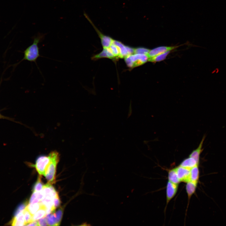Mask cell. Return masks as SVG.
Listing matches in <instances>:
<instances>
[{
    "label": "cell",
    "mask_w": 226,
    "mask_h": 226,
    "mask_svg": "<svg viewBox=\"0 0 226 226\" xmlns=\"http://www.w3.org/2000/svg\"><path fill=\"white\" fill-rule=\"evenodd\" d=\"M23 213L25 225L27 223L33 221L32 220V215L26 208L24 210Z\"/></svg>",
    "instance_id": "cell-22"
},
{
    "label": "cell",
    "mask_w": 226,
    "mask_h": 226,
    "mask_svg": "<svg viewBox=\"0 0 226 226\" xmlns=\"http://www.w3.org/2000/svg\"><path fill=\"white\" fill-rule=\"evenodd\" d=\"M178 184L169 181L166 186V205L175 195L178 189Z\"/></svg>",
    "instance_id": "cell-8"
},
{
    "label": "cell",
    "mask_w": 226,
    "mask_h": 226,
    "mask_svg": "<svg viewBox=\"0 0 226 226\" xmlns=\"http://www.w3.org/2000/svg\"><path fill=\"white\" fill-rule=\"evenodd\" d=\"M150 50L144 47L135 48L134 54H143L147 55Z\"/></svg>",
    "instance_id": "cell-24"
},
{
    "label": "cell",
    "mask_w": 226,
    "mask_h": 226,
    "mask_svg": "<svg viewBox=\"0 0 226 226\" xmlns=\"http://www.w3.org/2000/svg\"><path fill=\"white\" fill-rule=\"evenodd\" d=\"M36 198V192H33L29 201V203H31Z\"/></svg>",
    "instance_id": "cell-29"
},
{
    "label": "cell",
    "mask_w": 226,
    "mask_h": 226,
    "mask_svg": "<svg viewBox=\"0 0 226 226\" xmlns=\"http://www.w3.org/2000/svg\"><path fill=\"white\" fill-rule=\"evenodd\" d=\"M50 161L49 154L47 156L41 155L38 157L34 166L40 175H45Z\"/></svg>",
    "instance_id": "cell-4"
},
{
    "label": "cell",
    "mask_w": 226,
    "mask_h": 226,
    "mask_svg": "<svg viewBox=\"0 0 226 226\" xmlns=\"http://www.w3.org/2000/svg\"><path fill=\"white\" fill-rule=\"evenodd\" d=\"M27 205L28 203L27 202L21 204L18 207L14 213V216H15L20 212L23 211L26 208Z\"/></svg>",
    "instance_id": "cell-26"
},
{
    "label": "cell",
    "mask_w": 226,
    "mask_h": 226,
    "mask_svg": "<svg viewBox=\"0 0 226 226\" xmlns=\"http://www.w3.org/2000/svg\"><path fill=\"white\" fill-rule=\"evenodd\" d=\"M109 48L116 59L119 58L120 50L118 47L112 43Z\"/></svg>",
    "instance_id": "cell-23"
},
{
    "label": "cell",
    "mask_w": 226,
    "mask_h": 226,
    "mask_svg": "<svg viewBox=\"0 0 226 226\" xmlns=\"http://www.w3.org/2000/svg\"><path fill=\"white\" fill-rule=\"evenodd\" d=\"M205 137V136L203 137L198 147L193 151L189 155L190 157L195 159L198 164L199 162L200 156L203 150L202 147Z\"/></svg>",
    "instance_id": "cell-11"
},
{
    "label": "cell",
    "mask_w": 226,
    "mask_h": 226,
    "mask_svg": "<svg viewBox=\"0 0 226 226\" xmlns=\"http://www.w3.org/2000/svg\"><path fill=\"white\" fill-rule=\"evenodd\" d=\"M44 185L41 182L40 176L38 177L37 180L34 186L33 191H39L42 190Z\"/></svg>",
    "instance_id": "cell-21"
},
{
    "label": "cell",
    "mask_w": 226,
    "mask_h": 226,
    "mask_svg": "<svg viewBox=\"0 0 226 226\" xmlns=\"http://www.w3.org/2000/svg\"><path fill=\"white\" fill-rule=\"evenodd\" d=\"M103 58H108L115 61L117 59L109 47L103 48L100 52L94 56L92 58L93 60H95Z\"/></svg>",
    "instance_id": "cell-10"
},
{
    "label": "cell",
    "mask_w": 226,
    "mask_h": 226,
    "mask_svg": "<svg viewBox=\"0 0 226 226\" xmlns=\"http://www.w3.org/2000/svg\"><path fill=\"white\" fill-rule=\"evenodd\" d=\"M84 15L90 23L91 24L98 34V35L100 39L103 48H109L112 44L114 40L110 36L105 35L100 32L96 26H95L88 16L85 13H84Z\"/></svg>",
    "instance_id": "cell-5"
},
{
    "label": "cell",
    "mask_w": 226,
    "mask_h": 226,
    "mask_svg": "<svg viewBox=\"0 0 226 226\" xmlns=\"http://www.w3.org/2000/svg\"><path fill=\"white\" fill-rule=\"evenodd\" d=\"M56 218L58 226L60 225L61 220L62 218L63 214L62 208H60L56 212Z\"/></svg>",
    "instance_id": "cell-25"
},
{
    "label": "cell",
    "mask_w": 226,
    "mask_h": 226,
    "mask_svg": "<svg viewBox=\"0 0 226 226\" xmlns=\"http://www.w3.org/2000/svg\"><path fill=\"white\" fill-rule=\"evenodd\" d=\"M179 47L178 46H161L150 50L147 55L148 58L166 52L171 51Z\"/></svg>",
    "instance_id": "cell-9"
},
{
    "label": "cell",
    "mask_w": 226,
    "mask_h": 226,
    "mask_svg": "<svg viewBox=\"0 0 226 226\" xmlns=\"http://www.w3.org/2000/svg\"><path fill=\"white\" fill-rule=\"evenodd\" d=\"M42 204L39 202L35 203H29L26 208L33 215L41 207Z\"/></svg>",
    "instance_id": "cell-18"
},
{
    "label": "cell",
    "mask_w": 226,
    "mask_h": 226,
    "mask_svg": "<svg viewBox=\"0 0 226 226\" xmlns=\"http://www.w3.org/2000/svg\"><path fill=\"white\" fill-rule=\"evenodd\" d=\"M46 207L42 204L40 208L32 215L33 221H36L46 216Z\"/></svg>",
    "instance_id": "cell-17"
},
{
    "label": "cell",
    "mask_w": 226,
    "mask_h": 226,
    "mask_svg": "<svg viewBox=\"0 0 226 226\" xmlns=\"http://www.w3.org/2000/svg\"><path fill=\"white\" fill-rule=\"evenodd\" d=\"M199 164L193 158L189 157L184 159L180 164V166L191 169Z\"/></svg>",
    "instance_id": "cell-14"
},
{
    "label": "cell",
    "mask_w": 226,
    "mask_h": 226,
    "mask_svg": "<svg viewBox=\"0 0 226 226\" xmlns=\"http://www.w3.org/2000/svg\"><path fill=\"white\" fill-rule=\"evenodd\" d=\"M23 211L15 216L12 223L13 225L23 226L25 225Z\"/></svg>",
    "instance_id": "cell-15"
},
{
    "label": "cell",
    "mask_w": 226,
    "mask_h": 226,
    "mask_svg": "<svg viewBox=\"0 0 226 226\" xmlns=\"http://www.w3.org/2000/svg\"><path fill=\"white\" fill-rule=\"evenodd\" d=\"M53 203L54 207L55 209L60 205V201L58 195L53 198Z\"/></svg>",
    "instance_id": "cell-27"
},
{
    "label": "cell",
    "mask_w": 226,
    "mask_h": 226,
    "mask_svg": "<svg viewBox=\"0 0 226 226\" xmlns=\"http://www.w3.org/2000/svg\"><path fill=\"white\" fill-rule=\"evenodd\" d=\"M168 178L169 181L176 184H178L180 182L178 177L175 168L169 170Z\"/></svg>",
    "instance_id": "cell-16"
},
{
    "label": "cell",
    "mask_w": 226,
    "mask_h": 226,
    "mask_svg": "<svg viewBox=\"0 0 226 226\" xmlns=\"http://www.w3.org/2000/svg\"><path fill=\"white\" fill-rule=\"evenodd\" d=\"M112 43L119 48V58H124L129 55L134 53L135 48L125 45L121 42L116 40H114Z\"/></svg>",
    "instance_id": "cell-6"
},
{
    "label": "cell",
    "mask_w": 226,
    "mask_h": 226,
    "mask_svg": "<svg viewBox=\"0 0 226 226\" xmlns=\"http://www.w3.org/2000/svg\"><path fill=\"white\" fill-rule=\"evenodd\" d=\"M49 154L51 161L44 176L48 182L52 184L55 182L56 167L59 160L60 155L56 151L51 152Z\"/></svg>",
    "instance_id": "cell-2"
},
{
    "label": "cell",
    "mask_w": 226,
    "mask_h": 226,
    "mask_svg": "<svg viewBox=\"0 0 226 226\" xmlns=\"http://www.w3.org/2000/svg\"><path fill=\"white\" fill-rule=\"evenodd\" d=\"M29 226H39L38 221H34L26 225Z\"/></svg>",
    "instance_id": "cell-30"
},
{
    "label": "cell",
    "mask_w": 226,
    "mask_h": 226,
    "mask_svg": "<svg viewBox=\"0 0 226 226\" xmlns=\"http://www.w3.org/2000/svg\"><path fill=\"white\" fill-rule=\"evenodd\" d=\"M147 55L133 54L124 58V60L127 67L130 68L142 65L148 61Z\"/></svg>",
    "instance_id": "cell-3"
},
{
    "label": "cell",
    "mask_w": 226,
    "mask_h": 226,
    "mask_svg": "<svg viewBox=\"0 0 226 226\" xmlns=\"http://www.w3.org/2000/svg\"><path fill=\"white\" fill-rule=\"evenodd\" d=\"M46 218L48 225L58 226L55 212L47 215Z\"/></svg>",
    "instance_id": "cell-20"
},
{
    "label": "cell",
    "mask_w": 226,
    "mask_h": 226,
    "mask_svg": "<svg viewBox=\"0 0 226 226\" xmlns=\"http://www.w3.org/2000/svg\"></svg>",
    "instance_id": "cell-31"
},
{
    "label": "cell",
    "mask_w": 226,
    "mask_h": 226,
    "mask_svg": "<svg viewBox=\"0 0 226 226\" xmlns=\"http://www.w3.org/2000/svg\"><path fill=\"white\" fill-rule=\"evenodd\" d=\"M178 177L180 182L190 181V169L179 166L175 168Z\"/></svg>",
    "instance_id": "cell-7"
},
{
    "label": "cell",
    "mask_w": 226,
    "mask_h": 226,
    "mask_svg": "<svg viewBox=\"0 0 226 226\" xmlns=\"http://www.w3.org/2000/svg\"><path fill=\"white\" fill-rule=\"evenodd\" d=\"M39 226H47L48 225L46 218L44 217L41 218L38 220Z\"/></svg>",
    "instance_id": "cell-28"
},
{
    "label": "cell",
    "mask_w": 226,
    "mask_h": 226,
    "mask_svg": "<svg viewBox=\"0 0 226 226\" xmlns=\"http://www.w3.org/2000/svg\"><path fill=\"white\" fill-rule=\"evenodd\" d=\"M46 34L38 32L36 35L32 37L33 43L24 51V57L21 61L25 60L34 62L38 67L36 63L37 59L40 57H43L40 54L38 44L44 40Z\"/></svg>",
    "instance_id": "cell-1"
},
{
    "label": "cell",
    "mask_w": 226,
    "mask_h": 226,
    "mask_svg": "<svg viewBox=\"0 0 226 226\" xmlns=\"http://www.w3.org/2000/svg\"><path fill=\"white\" fill-rule=\"evenodd\" d=\"M170 51H169L149 58L148 59V61L151 62H156L162 61L166 58L168 55L170 53Z\"/></svg>",
    "instance_id": "cell-19"
},
{
    "label": "cell",
    "mask_w": 226,
    "mask_h": 226,
    "mask_svg": "<svg viewBox=\"0 0 226 226\" xmlns=\"http://www.w3.org/2000/svg\"><path fill=\"white\" fill-rule=\"evenodd\" d=\"M199 176L198 165H196L190 169V181L198 183Z\"/></svg>",
    "instance_id": "cell-13"
},
{
    "label": "cell",
    "mask_w": 226,
    "mask_h": 226,
    "mask_svg": "<svg viewBox=\"0 0 226 226\" xmlns=\"http://www.w3.org/2000/svg\"><path fill=\"white\" fill-rule=\"evenodd\" d=\"M198 183L189 181L186 182V190L189 201L191 196L195 192Z\"/></svg>",
    "instance_id": "cell-12"
}]
</instances>
